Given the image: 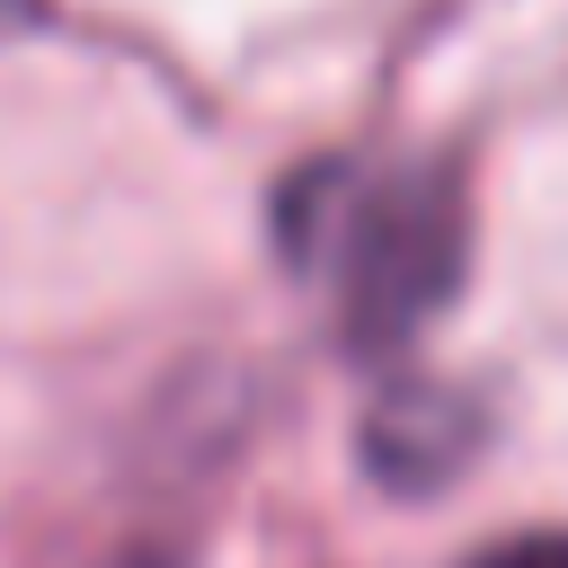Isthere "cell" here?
<instances>
[{
    "label": "cell",
    "instance_id": "6da1fadb",
    "mask_svg": "<svg viewBox=\"0 0 568 568\" xmlns=\"http://www.w3.org/2000/svg\"><path fill=\"white\" fill-rule=\"evenodd\" d=\"M293 240H302V257L328 266V284H337V302H346V328L373 337V346H382V337H408V328L444 302V284H453V266H462V222H453L444 186H426V178L346 186L337 222H328V231L293 222Z\"/></svg>",
    "mask_w": 568,
    "mask_h": 568
},
{
    "label": "cell",
    "instance_id": "7a4b0ae2",
    "mask_svg": "<svg viewBox=\"0 0 568 568\" xmlns=\"http://www.w3.org/2000/svg\"><path fill=\"white\" fill-rule=\"evenodd\" d=\"M462 568H568V532H515V541H488Z\"/></svg>",
    "mask_w": 568,
    "mask_h": 568
}]
</instances>
